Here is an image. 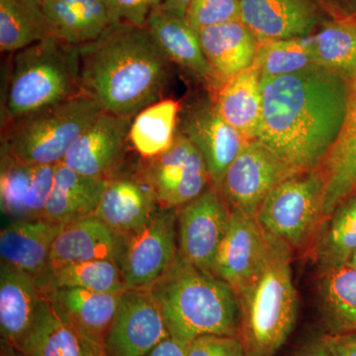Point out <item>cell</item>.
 Returning <instances> with one entry per match:
<instances>
[{"label": "cell", "mask_w": 356, "mask_h": 356, "mask_svg": "<svg viewBox=\"0 0 356 356\" xmlns=\"http://www.w3.org/2000/svg\"><path fill=\"white\" fill-rule=\"evenodd\" d=\"M257 140L297 172L321 168L339 138L348 106V79L321 67L261 79Z\"/></svg>", "instance_id": "1"}, {"label": "cell", "mask_w": 356, "mask_h": 356, "mask_svg": "<svg viewBox=\"0 0 356 356\" xmlns=\"http://www.w3.org/2000/svg\"><path fill=\"white\" fill-rule=\"evenodd\" d=\"M74 50L81 91L103 112L134 118L161 99L170 62L146 27L118 23Z\"/></svg>", "instance_id": "2"}, {"label": "cell", "mask_w": 356, "mask_h": 356, "mask_svg": "<svg viewBox=\"0 0 356 356\" xmlns=\"http://www.w3.org/2000/svg\"><path fill=\"white\" fill-rule=\"evenodd\" d=\"M149 289L175 339L189 343L206 334L238 337V304L233 288L180 252Z\"/></svg>", "instance_id": "3"}, {"label": "cell", "mask_w": 356, "mask_h": 356, "mask_svg": "<svg viewBox=\"0 0 356 356\" xmlns=\"http://www.w3.org/2000/svg\"><path fill=\"white\" fill-rule=\"evenodd\" d=\"M269 241L266 264L254 280L236 292L238 337L245 356H275L292 334L298 315L293 254L280 241L271 236Z\"/></svg>", "instance_id": "4"}, {"label": "cell", "mask_w": 356, "mask_h": 356, "mask_svg": "<svg viewBox=\"0 0 356 356\" xmlns=\"http://www.w3.org/2000/svg\"><path fill=\"white\" fill-rule=\"evenodd\" d=\"M83 93L74 46L49 37L14 53L2 105V127Z\"/></svg>", "instance_id": "5"}, {"label": "cell", "mask_w": 356, "mask_h": 356, "mask_svg": "<svg viewBox=\"0 0 356 356\" xmlns=\"http://www.w3.org/2000/svg\"><path fill=\"white\" fill-rule=\"evenodd\" d=\"M102 112L81 93L25 115L2 127L1 154L30 165H58Z\"/></svg>", "instance_id": "6"}, {"label": "cell", "mask_w": 356, "mask_h": 356, "mask_svg": "<svg viewBox=\"0 0 356 356\" xmlns=\"http://www.w3.org/2000/svg\"><path fill=\"white\" fill-rule=\"evenodd\" d=\"M325 177L321 168L298 172L275 187L257 218L267 235L293 254L310 252L324 221Z\"/></svg>", "instance_id": "7"}, {"label": "cell", "mask_w": 356, "mask_h": 356, "mask_svg": "<svg viewBox=\"0 0 356 356\" xmlns=\"http://www.w3.org/2000/svg\"><path fill=\"white\" fill-rule=\"evenodd\" d=\"M121 236L118 264L126 288H149L179 254L177 209L159 207L144 225Z\"/></svg>", "instance_id": "8"}, {"label": "cell", "mask_w": 356, "mask_h": 356, "mask_svg": "<svg viewBox=\"0 0 356 356\" xmlns=\"http://www.w3.org/2000/svg\"><path fill=\"white\" fill-rule=\"evenodd\" d=\"M140 168L156 203L165 209H179L212 184L202 154L179 129L172 147L156 158L144 159Z\"/></svg>", "instance_id": "9"}, {"label": "cell", "mask_w": 356, "mask_h": 356, "mask_svg": "<svg viewBox=\"0 0 356 356\" xmlns=\"http://www.w3.org/2000/svg\"><path fill=\"white\" fill-rule=\"evenodd\" d=\"M296 172L259 140H248L227 170L220 192L229 209L255 217L270 192Z\"/></svg>", "instance_id": "10"}, {"label": "cell", "mask_w": 356, "mask_h": 356, "mask_svg": "<svg viewBox=\"0 0 356 356\" xmlns=\"http://www.w3.org/2000/svg\"><path fill=\"white\" fill-rule=\"evenodd\" d=\"M170 337L149 288H126L103 348L107 356H147Z\"/></svg>", "instance_id": "11"}, {"label": "cell", "mask_w": 356, "mask_h": 356, "mask_svg": "<svg viewBox=\"0 0 356 356\" xmlns=\"http://www.w3.org/2000/svg\"><path fill=\"white\" fill-rule=\"evenodd\" d=\"M178 126L202 154L211 184L220 191L227 170L248 140L222 118L212 97L187 105Z\"/></svg>", "instance_id": "12"}, {"label": "cell", "mask_w": 356, "mask_h": 356, "mask_svg": "<svg viewBox=\"0 0 356 356\" xmlns=\"http://www.w3.org/2000/svg\"><path fill=\"white\" fill-rule=\"evenodd\" d=\"M177 212L180 254L193 266L212 273L231 214L228 204L221 192L211 184Z\"/></svg>", "instance_id": "13"}, {"label": "cell", "mask_w": 356, "mask_h": 356, "mask_svg": "<svg viewBox=\"0 0 356 356\" xmlns=\"http://www.w3.org/2000/svg\"><path fill=\"white\" fill-rule=\"evenodd\" d=\"M270 241L257 218L231 210L212 273L235 293L254 280L268 257Z\"/></svg>", "instance_id": "14"}, {"label": "cell", "mask_w": 356, "mask_h": 356, "mask_svg": "<svg viewBox=\"0 0 356 356\" xmlns=\"http://www.w3.org/2000/svg\"><path fill=\"white\" fill-rule=\"evenodd\" d=\"M132 119L102 111L77 138L60 163L86 177H113L121 168Z\"/></svg>", "instance_id": "15"}, {"label": "cell", "mask_w": 356, "mask_h": 356, "mask_svg": "<svg viewBox=\"0 0 356 356\" xmlns=\"http://www.w3.org/2000/svg\"><path fill=\"white\" fill-rule=\"evenodd\" d=\"M241 20L259 42L308 38L323 10L317 0H241Z\"/></svg>", "instance_id": "16"}, {"label": "cell", "mask_w": 356, "mask_h": 356, "mask_svg": "<svg viewBox=\"0 0 356 356\" xmlns=\"http://www.w3.org/2000/svg\"><path fill=\"white\" fill-rule=\"evenodd\" d=\"M56 165L19 163L1 154L2 214L11 221L43 219L53 188Z\"/></svg>", "instance_id": "17"}, {"label": "cell", "mask_w": 356, "mask_h": 356, "mask_svg": "<svg viewBox=\"0 0 356 356\" xmlns=\"http://www.w3.org/2000/svg\"><path fill=\"white\" fill-rule=\"evenodd\" d=\"M159 207L151 185L142 170H121L107 179L95 216L118 235H125L144 225Z\"/></svg>", "instance_id": "18"}, {"label": "cell", "mask_w": 356, "mask_h": 356, "mask_svg": "<svg viewBox=\"0 0 356 356\" xmlns=\"http://www.w3.org/2000/svg\"><path fill=\"white\" fill-rule=\"evenodd\" d=\"M199 37L212 72V93L231 77L254 67L261 42L242 20L204 28Z\"/></svg>", "instance_id": "19"}, {"label": "cell", "mask_w": 356, "mask_h": 356, "mask_svg": "<svg viewBox=\"0 0 356 356\" xmlns=\"http://www.w3.org/2000/svg\"><path fill=\"white\" fill-rule=\"evenodd\" d=\"M146 28L170 62L184 67L213 88L212 72L203 53L199 31L184 14L159 6L154 9Z\"/></svg>", "instance_id": "20"}, {"label": "cell", "mask_w": 356, "mask_h": 356, "mask_svg": "<svg viewBox=\"0 0 356 356\" xmlns=\"http://www.w3.org/2000/svg\"><path fill=\"white\" fill-rule=\"evenodd\" d=\"M63 226L44 218L11 221L0 233L1 264L38 280L49 266L51 245Z\"/></svg>", "instance_id": "21"}, {"label": "cell", "mask_w": 356, "mask_h": 356, "mask_svg": "<svg viewBox=\"0 0 356 356\" xmlns=\"http://www.w3.org/2000/svg\"><path fill=\"white\" fill-rule=\"evenodd\" d=\"M321 170L325 177V220L356 191V72L348 79L343 128Z\"/></svg>", "instance_id": "22"}, {"label": "cell", "mask_w": 356, "mask_h": 356, "mask_svg": "<svg viewBox=\"0 0 356 356\" xmlns=\"http://www.w3.org/2000/svg\"><path fill=\"white\" fill-rule=\"evenodd\" d=\"M120 248L121 236L90 215L63 226L51 245L48 267L102 259L118 262Z\"/></svg>", "instance_id": "23"}, {"label": "cell", "mask_w": 356, "mask_h": 356, "mask_svg": "<svg viewBox=\"0 0 356 356\" xmlns=\"http://www.w3.org/2000/svg\"><path fill=\"white\" fill-rule=\"evenodd\" d=\"M42 289L34 276L0 266L1 343L16 348L36 318Z\"/></svg>", "instance_id": "24"}, {"label": "cell", "mask_w": 356, "mask_h": 356, "mask_svg": "<svg viewBox=\"0 0 356 356\" xmlns=\"http://www.w3.org/2000/svg\"><path fill=\"white\" fill-rule=\"evenodd\" d=\"M15 348L23 356H83L81 337L53 296L44 290L36 318Z\"/></svg>", "instance_id": "25"}, {"label": "cell", "mask_w": 356, "mask_h": 356, "mask_svg": "<svg viewBox=\"0 0 356 356\" xmlns=\"http://www.w3.org/2000/svg\"><path fill=\"white\" fill-rule=\"evenodd\" d=\"M44 291L53 296L81 339L103 346L105 337L116 317L123 292H95L81 288Z\"/></svg>", "instance_id": "26"}, {"label": "cell", "mask_w": 356, "mask_h": 356, "mask_svg": "<svg viewBox=\"0 0 356 356\" xmlns=\"http://www.w3.org/2000/svg\"><path fill=\"white\" fill-rule=\"evenodd\" d=\"M106 184L107 179L86 177L58 163L44 219L67 225L93 215Z\"/></svg>", "instance_id": "27"}, {"label": "cell", "mask_w": 356, "mask_h": 356, "mask_svg": "<svg viewBox=\"0 0 356 356\" xmlns=\"http://www.w3.org/2000/svg\"><path fill=\"white\" fill-rule=\"evenodd\" d=\"M222 118L247 140H257L261 128V74L255 67L231 77L212 93Z\"/></svg>", "instance_id": "28"}, {"label": "cell", "mask_w": 356, "mask_h": 356, "mask_svg": "<svg viewBox=\"0 0 356 356\" xmlns=\"http://www.w3.org/2000/svg\"><path fill=\"white\" fill-rule=\"evenodd\" d=\"M356 250V191L321 225L309 254L318 271L346 266Z\"/></svg>", "instance_id": "29"}, {"label": "cell", "mask_w": 356, "mask_h": 356, "mask_svg": "<svg viewBox=\"0 0 356 356\" xmlns=\"http://www.w3.org/2000/svg\"><path fill=\"white\" fill-rule=\"evenodd\" d=\"M317 296L329 334L356 332V268L318 271Z\"/></svg>", "instance_id": "30"}, {"label": "cell", "mask_w": 356, "mask_h": 356, "mask_svg": "<svg viewBox=\"0 0 356 356\" xmlns=\"http://www.w3.org/2000/svg\"><path fill=\"white\" fill-rule=\"evenodd\" d=\"M179 102L161 99L136 115L131 123L129 142L143 159L161 156L172 147L178 132Z\"/></svg>", "instance_id": "31"}, {"label": "cell", "mask_w": 356, "mask_h": 356, "mask_svg": "<svg viewBox=\"0 0 356 356\" xmlns=\"http://www.w3.org/2000/svg\"><path fill=\"white\" fill-rule=\"evenodd\" d=\"M53 37L37 0H0V51L16 53Z\"/></svg>", "instance_id": "32"}, {"label": "cell", "mask_w": 356, "mask_h": 356, "mask_svg": "<svg viewBox=\"0 0 356 356\" xmlns=\"http://www.w3.org/2000/svg\"><path fill=\"white\" fill-rule=\"evenodd\" d=\"M37 280L43 290L81 288L89 291L119 293L126 289L118 262L108 259L50 266Z\"/></svg>", "instance_id": "33"}, {"label": "cell", "mask_w": 356, "mask_h": 356, "mask_svg": "<svg viewBox=\"0 0 356 356\" xmlns=\"http://www.w3.org/2000/svg\"><path fill=\"white\" fill-rule=\"evenodd\" d=\"M312 54L318 67L350 79L356 72V21L324 23L310 36Z\"/></svg>", "instance_id": "34"}, {"label": "cell", "mask_w": 356, "mask_h": 356, "mask_svg": "<svg viewBox=\"0 0 356 356\" xmlns=\"http://www.w3.org/2000/svg\"><path fill=\"white\" fill-rule=\"evenodd\" d=\"M314 67L318 65L312 54L310 37L261 42L254 64L261 79L288 76Z\"/></svg>", "instance_id": "35"}, {"label": "cell", "mask_w": 356, "mask_h": 356, "mask_svg": "<svg viewBox=\"0 0 356 356\" xmlns=\"http://www.w3.org/2000/svg\"><path fill=\"white\" fill-rule=\"evenodd\" d=\"M41 6L50 23L54 38L70 46H79L98 38L67 0H44Z\"/></svg>", "instance_id": "36"}, {"label": "cell", "mask_w": 356, "mask_h": 356, "mask_svg": "<svg viewBox=\"0 0 356 356\" xmlns=\"http://www.w3.org/2000/svg\"><path fill=\"white\" fill-rule=\"evenodd\" d=\"M186 19L194 29L241 19V0H193Z\"/></svg>", "instance_id": "37"}, {"label": "cell", "mask_w": 356, "mask_h": 356, "mask_svg": "<svg viewBox=\"0 0 356 356\" xmlns=\"http://www.w3.org/2000/svg\"><path fill=\"white\" fill-rule=\"evenodd\" d=\"M187 356H245L238 337L206 334L188 343Z\"/></svg>", "instance_id": "38"}, {"label": "cell", "mask_w": 356, "mask_h": 356, "mask_svg": "<svg viewBox=\"0 0 356 356\" xmlns=\"http://www.w3.org/2000/svg\"><path fill=\"white\" fill-rule=\"evenodd\" d=\"M76 7L79 13L97 37L115 24H118L116 16L108 0H67Z\"/></svg>", "instance_id": "39"}, {"label": "cell", "mask_w": 356, "mask_h": 356, "mask_svg": "<svg viewBox=\"0 0 356 356\" xmlns=\"http://www.w3.org/2000/svg\"><path fill=\"white\" fill-rule=\"evenodd\" d=\"M119 23L146 27L149 15L161 6V0H108Z\"/></svg>", "instance_id": "40"}, {"label": "cell", "mask_w": 356, "mask_h": 356, "mask_svg": "<svg viewBox=\"0 0 356 356\" xmlns=\"http://www.w3.org/2000/svg\"><path fill=\"white\" fill-rule=\"evenodd\" d=\"M331 356H356V332L322 334Z\"/></svg>", "instance_id": "41"}, {"label": "cell", "mask_w": 356, "mask_h": 356, "mask_svg": "<svg viewBox=\"0 0 356 356\" xmlns=\"http://www.w3.org/2000/svg\"><path fill=\"white\" fill-rule=\"evenodd\" d=\"M188 343L172 336L163 339L147 356H187Z\"/></svg>", "instance_id": "42"}, {"label": "cell", "mask_w": 356, "mask_h": 356, "mask_svg": "<svg viewBox=\"0 0 356 356\" xmlns=\"http://www.w3.org/2000/svg\"><path fill=\"white\" fill-rule=\"evenodd\" d=\"M293 356H331L325 348L322 337L306 341L295 351Z\"/></svg>", "instance_id": "43"}, {"label": "cell", "mask_w": 356, "mask_h": 356, "mask_svg": "<svg viewBox=\"0 0 356 356\" xmlns=\"http://www.w3.org/2000/svg\"><path fill=\"white\" fill-rule=\"evenodd\" d=\"M192 1L193 0H161V6L168 10L186 15L187 9L191 6Z\"/></svg>", "instance_id": "44"}, {"label": "cell", "mask_w": 356, "mask_h": 356, "mask_svg": "<svg viewBox=\"0 0 356 356\" xmlns=\"http://www.w3.org/2000/svg\"><path fill=\"white\" fill-rule=\"evenodd\" d=\"M81 343H83V356H107L104 348L100 344L91 343L86 339H81Z\"/></svg>", "instance_id": "45"}, {"label": "cell", "mask_w": 356, "mask_h": 356, "mask_svg": "<svg viewBox=\"0 0 356 356\" xmlns=\"http://www.w3.org/2000/svg\"><path fill=\"white\" fill-rule=\"evenodd\" d=\"M1 356H23L13 346L6 343H1Z\"/></svg>", "instance_id": "46"}, {"label": "cell", "mask_w": 356, "mask_h": 356, "mask_svg": "<svg viewBox=\"0 0 356 356\" xmlns=\"http://www.w3.org/2000/svg\"><path fill=\"white\" fill-rule=\"evenodd\" d=\"M346 266L356 268V250L355 252H353V255H351L350 259H348V261L346 262Z\"/></svg>", "instance_id": "47"}, {"label": "cell", "mask_w": 356, "mask_h": 356, "mask_svg": "<svg viewBox=\"0 0 356 356\" xmlns=\"http://www.w3.org/2000/svg\"><path fill=\"white\" fill-rule=\"evenodd\" d=\"M37 1H38L40 4H42L44 1V0H37Z\"/></svg>", "instance_id": "48"}]
</instances>
